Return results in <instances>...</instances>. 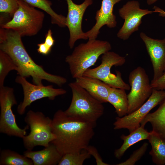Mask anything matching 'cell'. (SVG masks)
<instances>
[{"instance_id": "6da1fadb", "label": "cell", "mask_w": 165, "mask_h": 165, "mask_svg": "<svg viewBox=\"0 0 165 165\" xmlns=\"http://www.w3.org/2000/svg\"><path fill=\"white\" fill-rule=\"evenodd\" d=\"M96 125L72 118L64 111L59 110L52 119V130L56 138L50 143L63 156L80 152L89 145Z\"/></svg>"}, {"instance_id": "7a4b0ae2", "label": "cell", "mask_w": 165, "mask_h": 165, "mask_svg": "<svg viewBox=\"0 0 165 165\" xmlns=\"http://www.w3.org/2000/svg\"><path fill=\"white\" fill-rule=\"evenodd\" d=\"M21 36L11 29L0 28V49L7 54L17 67V74L25 78L31 76L34 84L42 85L43 80L61 86L67 82L65 78L46 72L37 64L26 50Z\"/></svg>"}, {"instance_id": "3957f363", "label": "cell", "mask_w": 165, "mask_h": 165, "mask_svg": "<svg viewBox=\"0 0 165 165\" xmlns=\"http://www.w3.org/2000/svg\"><path fill=\"white\" fill-rule=\"evenodd\" d=\"M72 97L70 105L64 111L68 116L75 119L96 125L97 120L104 114V107L75 82L70 83Z\"/></svg>"}, {"instance_id": "277c9868", "label": "cell", "mask_w": 165, "mask_h": 165, "mask_svg": "<svg viewBox=\"0 0 165 165\" xmlns=\"http://www.w3.org/2000/svg\"><path fill=\"white\" fill-rule=\"evenodd\" d=\"M111 49L108 41L96 39H89L87 42L79 44L65 58L72 77L75 79L82 76L86 70L95 64L100 56Z\"/></svg>"}, {"instance_id": "5b68a950", "label": "cell", "mask_w": 165, "mask_h": 165, "mask_svg": "<svg viewBox=\"0 0 165 165\" xmlns=\"http://www.w3.org/2000/svg\"><path fill=\"white\" fill-rule=\"evenodd\" d=\"M18 3V9L12 19L1 24V28L14 30L21 37L36 35L42 26L45 16L43 12L23 0H19Z\"/></svg>"}, {"instance_id": "8992f818", "label": "cell", "mask_w": 165, "mask_h": 165, "mask_svg": "<svg viewBox=\"0 0 165 165\" xmlns=\"http://www.w3.org/2000/svg\"><path fill=\"white\" fill-rule=\"evenodd\" d=\"M24 121L30 128L29 134L23 138L24 145L27 150H32L37 146H48L56 138L52 130V119L42 112L29 111Z\"/></svg>"}, {"instance_id": "52a82bcc", "label": "cell", "mask_w": 165, "mask_h": 165, "mask_svg": "<svg viewBox=\"0 0 165 165\" xmlns=\"http://www.w3.org/2000/svg\"><path fill=\"white\" fill-rule=\"evenodd\" d=\"M125 62L124 57L114 52L108 51L102 55L100 65L94 68H88L84 72L82 76L98 79L112 87L129 90L130 86L123 81L120 72L116 71V74L115 75L110 72L113 66H122Z\"/></svg>"}, {"instance_id": "ba28073f", "label": "cell", "mask_w": 165, "mask_h": 165, "mask_svg": "<svg viewBox=\"0 0 165 165\" xmlns=\"http://www.w3.org/2000/svg\"><path fill=\"white\" fill-rule=\"evenodd\" d=\"M17 104L13 88L0 87V132L22 138L27 135L29 127L27 125L22 129L18 126L12 110V107Z\"/></svg>"}, {"instance_id": "9c48e42d", "label": "cell", "mask_w": 165, "mask_h": 165, "mask_svg": "<svg viewBox=\"0 0 165 165\" xmlns=\"http://www.w3.org/2000/svg\"><path fill=\"white\" fill-rule=\"evenodd\" d=\"M131 90L127 95L128 108L127 114L139 108L150 96L153 89L144 68L138 66L132 70L129 76Z\"/></svg>"}, {"instance_id": "30bf717a", "label": "cell", "mask_w": 165, "mask_h": 165, "mask_svg": "<svg viewBox=\"0 0 165 165\" xmlns=\"http://www.w3.org/2000/svg\"><path fill=\"white\" fill-rule=\"evenodd\" d=\"M15 81L21 85L23 91V101L17 108V112L21 115L25 113L27 107L33 102L46 97L53 100L56 97L64 94L67 92L63 89L54 88L52 85L32 84L28 81L26 78L19 75L16 77Z\"/></svg>"}, {"instance_id": "8fae6325", "label": "cell", "mask_w": 165, "mask_h": 165, "mask_svg": "<svg viewBox=\"0 0 165 165\" xmlns=\"http://www.w3.org/2000/svg\"><path fill=\"white\" fill-rule=\"evenodd\" d=\"M165 98V91L153 89L147 101L134 112L122 117H117L113 123L114 129H126L130 133L140 126L141 123L149 112Z\"/></svg>"}, {"instance_id": "7c38bea8", "label": "cell", "mask_w": 165, "mask_h": 165, "mask_svg": "<svg viewBox=\"0 0 165 165\" xmlns=\"http://www.w3.org/2000/svg\"><path fill=\"white\" fill-rule=\"evenodd\" d=\"M153 13L154 11L141 9L137 1L127 2L119 9V15L124 22L117 34V37L123 40L128 39L134 32L138 30L142 17Z\"/></svg>"}, {"instance_id": "4fadbf2b", "label": "cell", "mask_w": 165, "mask_h": 165, "mask_svg": "<svg viewBox=\"0 0 165 165\" xmlns=\"http://www.w3.org/2000/svg\"><path fill=\"white\" fill-rule=\"evenodd\" d=\"M68 7L66 17V25L69 29L70 37L69 47L72 48L76 41L79 39L88 38L82 30V22L84 14L87 8L92 4L93 0H85L81 4H77L72 0H65Z\"/></svg>"}, {"instance_id": "5bb4252c", "label": "cell", "mask_w": 165, "mask_h": 165, "mask_svg": "<svg viewBox=\"0 0 165 165\" xmlns=\"http://www.w3.org/2000/svg\"><path fill=\"white\" fill-rule=\"evenodd\" d=\"M140 36L144 43L152 65L154 81L165 71V38L163 39H155L141 32Z\"/></svg>"}, {"instance_id": "9a60e30c", "label": "cell", "mask_w": 165, "mask_h": 165, "mask_svg": "<svg viewBox=\"0 0 165 165\" xmlns=\"http://www.w3.org/2000/svg\"><path fill=\"white\" fill-rule=\"evenodd\" d=\"M123 0H102L100 9L96 13V22L90 30L85 32L89 39H96L100 33V30L105 25L109 28H113L117 25L116 16L113 14L114 5Z\"/></svg>"}, {"instance_id": "2e32d148", "label": "cell", "mask_w": 165, "mask_h": 165, "mask_svg": "<svg viewBox=\"0 0 165 165\" xmlns=\"http://www.w3.org/2000/svg\"><path fill=\"white\" fill-rule=\"evenodd\" d=\"M75 82L93 97L102 103H106L112 87L96 78L82 76L75 79Z\"/></svg>"}, {"instance_id": "e0dca14e", "label": "cell", "mask_w": 165, "mask_h": 165, "mask_svg": "<svg viewBox=\"0 0 165 165\" xmlns=\"http://www.w3.org/2000/svg\"><path fill=\"white\" fill-rule=\"evenodd\" d=\"M23 155L31 159L34 165L58 164L63 156L52 143L42 150H27L24 152Z\"/></svg>"}, {"instance_id": "ac0fdd59", "label": "cell", "mask_w": 165, "mask_h": 165, "mask_svg": "<svg viewBox=\"0 0 165 165\" xmlns=\"http://www.w3.org/2000/svg\"><path fill=\"white\" fill-rule=\"evenodd\" d=\"M159 105L156 111L148 114L145 117L140 126L144 127L147 123H150L152 131L165 140V98Z\"/></svg>"}, {"instance_id": "d6986e66", "label": "cell", "mask_w": 165, "mask_h": 165, "mask_svg": "<svg viewBox=\"0 0 165 165\" xmlns=\"http://www.w3.org/2000/svg\"><path fill=\"white\" fill-rule=\"evenodd\" d=\"M127 136L122 134L120 138L123 141V145L120 148L115 150L114 155L118 159H120L126 151L131 146L145 139H148L150 134L144 127L140 126L135 130L130 133Z\"/></svg>"}, {"instance_id": "ffe728a7", "label": "cell", "mask_w": 165, "mask_h": 165, "mask_svg": "<svg viewBox=\"0 0 165 165\" xmlns=\"http://www.w3.org/2000/svg\"><path fill=\"white\" fill-rule=\"evenodd\" d=\"M107 100L114 106L119 117H122L127 114L128 101L125 90L112 87Z\"/></svg>"}, {"instance_id": "44dd1931", "label": "cell", "mask_w": 165, "mask_h": 165, "mask_svg": "<svg viewBox=\"0 0 165 165\" xmlns=\"http://www.w3.org/2000/svg\"><path fill=\"white\" fill-rule=\"evenodd\" d=\"M150 132L147 140L152 147L149 154L152 161L157 165H165V140L152 131Z\"/></svg>"}, {"instance_id": "7402d4cb", "label": "cell", "mask_w": 165, "mask_h": 165, "mask_svg": "<svg viewBox=\"0 0 165 165\" xmlns=\"http://www.w3.org/2000/svg\"><path fill=\"white\" fill-rule=\"evenodd\" d=\"M28 4L39 8L46 12L51 16V23L61 27L66 26V17L55 13L51 7L52 3L48 0H23Z\"/></svg>"}, {"instance_id": "603a6c76", "label": "cell", "mask_w": 165, "mask_h": 165, "mask_svg": "<svg viewBox=\"0 0 165 165\" xmlns=\"http://www.w3.org/2000/svg\"><path fill=\"white\" fill-rule=\"evenodd\" d=\"M0 165H34L32 160L9 149L2 150L0 154Z\"/></svg>"}, {"instance_id": "cb8c5ba5", "label": "cell", "mask_w": 165, "mask_h": 165, "mask_svg": "<svg viewBox=\"0 0 165 165\" xmlns=\"http://www.w3.org/2000/svg\"><path fill=\"white\" fill-rule=\"evenodd\" d=\"M17 70V67L11 58L0 50V87L4 86L5 79L11 71Z\"/></svg>"}, {"instance_id": "d4e9b609", "label": "cell", "mask_w": 165, "mask_h": 165, "mask_svg": "<svg viewBox=\"0 0 165 165\" xmlns=\"http://www.w3.org/2000/svg\"><path fill=\"white\" fill-rule=\"evenodd\" d=\"M91 156L85 149L78 153H67L62 156L58 165H82L85 160Z\"/></svg>"}, {"instance_id": "484cf974", "label": "cell", "mask_w": 165, "mask_h": 165, "mask_svg": "<svg viewBox=\"0 0 165 165\" xmlns=\"http://www.w3.org/2000/svg\"><path fill=\"white\" fill-rule=\"evenodd\" d=\"M19 0H0V12L13 17L18 8Z\"/></svg>"}, {"instance_id": "4316f807", "label": "cell", "mask_w": 165, "mask_h": 165, "mask_svg": "<svg viewBox=\"0 0 165 165\" xmlns=\"http://www.w3.org/2000/svg\"><path fill=\"white\" fill-rule=\"evenodd\" d=\"M148 144L145 142L138 149L133 152L130 158L126 161L117 164V165H134L141 159L145 154L147 148Z\"/></svg>"}, {"instance_id": "83f0119b", "label": "cell", "mask_w": 165, "mask_h": 165, "mask_svg": "<svg viewBox=\"0 0 165 165\" xmlns=\"http://www.w3.org/2000/svg\"><path fill=\"white\" fill-rule=\"evenodd\" d=\"M91 155L95 158L97 165H108L109 164L103 162L96 148L92 146L89 145L86 149Z\"/></svg>"}, {"instance_id": "f1b7e54d", "label": "cell", "mask_w": 165, "mask_h": 165, "mask_svg": "<svg viewBox=\"0 0 165 165\" xmlns=\"http://www.w3.org/2000/svg\"><path fill=\"white\" fill-rule=\"evenodd\" d=\"M152 88L157 90H165V71L157 79L152 80L150 83Z\"/></svg>"}, {"instance_id": "f546056e", "label": "cell", "mask_w": 165, "mask_h": 165, "mask_svg": "<svg viewBox=\"0 0 165 165\" xmlns=\"http://www.w3.org/2000/svg\"><path fill=\"white\" fill-rule=\"evenodd\" d=\"M52 33L51 29H49L45 36V40L44 43L50 48L51 49L55 41L52 36Z\"/></svg>"}, {"instance_id": "4dcf8cb0", "label": "cell", "mask_w": 165, "mask_h": 165, "mask_svg": "<svg viewBox=\"0 0 165 165\" xmlns=\"http://www.w3.org/2000/svg\"><path fill=\"white\" fill-rule=\"evenodd\" d=\"M38 47L37 51L39 53L44 55L48 54L51 50V48L47 46L44 42L38 44L37 45Z\"/></svg>"}, {"instance_id": "1f68e13d", "label": "cell", "mask_w": 165, "mask_h": 165, "mask_svg": "<svg viewBox=\"0 0 165 165\" xmlns=\"http://www.w3.org/2000/svg\"><path fill=\"white\" fill-rule=\"evenodd\" d=\"M153 9L155 13H158L159 16L165 17V11L156 6H154Z\"/></svg>"}, {"instance_id": "d6a6232c", "label": "cell", "mask_w": 165, "mask_h": 165, "mask_svg": "<svg viewBox=\"0 0 165 165\" xmlns=\"http://www.w3.org/2000/svg\"><path fill=\"white\" fill-rule=\"evenodd\" d=\"M158 0H146V2L148 5H151L155 3Z\"/></svg>"}]
</instances>
